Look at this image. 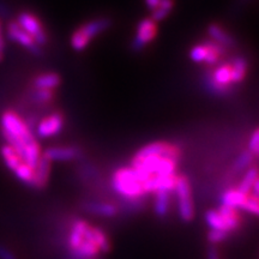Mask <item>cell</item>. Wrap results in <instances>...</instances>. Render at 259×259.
Listing matches in <instances>:
<instances>
[{"label":"cell","instance_id":"20","mask_svg":"<svg viewBox=\"0 0 259 259\" xmlns=\"http://www.w3.org/2000/svg\"><path fill=\"white\" fill-rule=\"evenodd\" d=\"M42 157L40 145H38L37 142H34L28 147H25V153L23 156V162L25 164H28L29 167H31L32 169H35L37 166L38 161Z\"/></svg>","mask_w":259,"mask_h":259},{"label":"cell","instance_id":"23","mask_svg":"<svg viewBox=\"0 0 259 259\" xmlns=\"http://www.w3.org/2000/svg\"><path fill=\"white\" fill-rule=\"evenodd\" d=\"M174 9V0H161L160 4L157 5V8L151 11V19L154 22H160L163 21L164 18L168 17L170 15V12Z\"/></svg>","mask_w":259,"mask_h":259},{"label":"cell","instance_id":"35","mask_svg":"<svg viewBox=\"0 0 259 259\" xmlns=\"http://www.w3.org/2000/svg\"><path fill=\"white\" fill-rule=\"evenodd\" d=\"M0 259H17L11 251L8 250L5 246L0 245Z\"/></svg>","mask_w":259,"mask_h":259},{"label":"cell","instance_id":"17","mask_svg":"<svg viewBox=\"0 0 259 259\" xmlns=\"http://www.w3.org/2000/svg\"><path fill=\"white\" fill-rule=\"evenodd\" d=\"M232 84L241 83L247 73V60L244 57H238L231 64Z\"/></svg>","mask_w":259,"mask_h":259},{"label":"cell","instance_id":"24","mask_svg":"<svg viewBox=\"0 0 259 259\" xmlns=\"http://www.w3.org/2000/svg\"><path fill=\"white\" fill-rule=\"evenodd\" d=\"M54 94L51 90H45V89H35L32 88L29 92V97H30L31 102H34L35 105L38 106H45L47 103H50L53 99Z\"/></svg>","mask_w":259,"mask_h":259},{"label":"cell","instance_id":"12","mask_svg":"<svg viewBox=\"0 0 259 259\" xmlns=\"http://www.w3.org/2000/svg\"><path fill=\"white\" fill-rule=\"evenodd\" d=\"M208 34L211 37L212 41H215L216 44L221 45L225 48H234L236 47V40L229 34L228 31H226L221 25L212 23L208 27Z\"/></svg>","mask_w":259,"mask_h":259},{"label":"cell","instance_id":"18","mask_svg":"<svg viewBox=\"0 0 259 259\" xmlns=\"http://www.w3.org/2000/svg\"><path fill=\"white\" fill-rule=\"evenodd\" d=\"M170 206V192L168 191H157L155 192V212L160 218L166 216Z\"/></svg>","mask_w":259,"mask_h":259},{"label":"cell","instance_id":"1","mask_svg":"<svg viewBox=\"0 0 259 259\" xmlns=\"http://www.w3.org/2000/svg\"><path fill=\"white\" fill-rule=\"evenodd\" d=\"M0 124H2L3 137L5 138L6 143L14 149L23 161L25 147L36 142L34 132H31L27 127L24 120L17 113L12 111L3 113L2 118H0Z\"/></svg>","mask_w":259,"mask_h":259},{"label":"cell","instance_id":"32","mask_svg":"<svg viewBox=\"0 0 259 259\" xmlns=\"http://www.w3.org/2000/svg\"><path fill=\"white\" fill-rule=\"evenodd\" d=\"M242 210L252 213V215H258L259 206H258L257 197H253V196H251V194H248L247 199H246L244 206H242Z\"/></svg>","mask_w":259,"mask_h":259},{"label":"cell","instance_id":"39","mask_svg":"<svg viewBox=\"0 0 259 259\" xmlns=\"http://www.w3.org/2000/svg\"><path fill=\"white\" fill-rule=\"evenodd\" d=\"M209 259H219V254L215 248H211L209 252Z\"/></svg>","mask_w":259,"mask_h":259},{"label":"cell","instance_id":"36","mask_svg":"<svg viewBox=\"0 0 259 259\" xmlns=\"http://www.w3.org/2000/svg\"><path fill=\"white\" fill-rule=\"evenodd\" d=\"M10 17V10L6 4L0 0V18H9Z\"/></svg>","mask_w":259,"mask_h":259},{"label":"cell","instance_id":"11","mask_svg":"<svg viewBox=\"0 0 259 259\" xmlns=\"http://www.w3.org/2000/svg\"><path fill=\"white\" fill-rule=\"evenodd\" d=\"M80 155V150L76 147H51L46 149L42 156L48 161H71Z\"/></svg>","mask_w":259,"mask_h":259},{"label":"cell","instance_id":"25","mask_svg":"<svg viewBox=\"0 0 259 259\" xmlns=\"http://www.w3.org/2000/svg\"><path fill=\"white\" fill-rule=\"evenodd\" d=\"M257 180H258V169H257V167H251L250 169L247 170V173L245 174L244 179L241 180L240 185H239V187L236 190H239V191H240V192L245 193V194H250L252 186H253V184Z\"/></svg>","mask_w":259,"mask_h":259},{"label":"cell","instance_id":"37","mask_svg":"<svg viewBox=\"0 0 259 259\" xmlns=\"http://www.w3.org/2000/svg\"><path fill=\"white\" fill-rule=\"evenodd\" d=\"M160 2L161 0H145V5H147V8L149 10L154 11V10L157 8V5L160 4Z\"/></svg>","mask_w":259,"mask_h":259},{"label":"cell","instance_id":"22","mask_svg":"<svg viewBox=\"0 0 259 259\" xmlns=\"http://www.w3.org/2000/svg\"><path fill=\"white\" fill-rule=\"evenodd\" d=\"M87 210L102 218H112L116 213V208L111 203H92L87 205Z\"/></svg>","mask_w":259,"mask_h":259},{"label":"cell","instance_id":"31","mask_svg":"<svg viewBox=\"0 0 259 259\" xmlns=\"http://www.w3.org/2000/svg\"><path fill=\"white\" fill-rule=\"evenodd\" d=\"M95 241L97 247L101 252H108L111 250V244H109L108 238L100 228H95Z\"/></svg>","mask_w":259,"mask_h":259},{"label":"cell","instance_id":"15","mask_svg":"<svg viewBox=\"0 0 259 259\" xmlns=\"http://www.w3.org/2000/svg\"><path fill=\"white\" fill-rule=\"evenodd\" d=\"M210 78L213 83L218 84L219 87L222 88L232 89V72H231V65L222 64L216 67L211 72H208Z\"/></svg>","mask_w":259,"mask_h":259},{"label":"cell","instance_id":"5","mask_svg":"<svg viewBox=\"0 0 259 259\" xmlns=\"http://www.w3.org/2000/svg\"><path fill=\"white\" fill-rule=\"evenodd\" d=\"M174 192L178 197V208H179L180 218L189 222L193 219V202L191 197L190 183L185 177H177Z\"/></svg>","mask_w":259,"mask_h":259},{"label":"cell","instance_id":"14","mask_svg":"<svg viewBox=\"0 0 259 259\" xmlns=\"http://www.w3.org/2000/svg\"><path fill=\"white\" fill-rule=\"evenodd\" d=\"M61 83V78L58 73L54 72H46L38 74L32 80V88L35 89H45L53 92L54 89L58 88Z\"/></svg>","mask_w":259,"mask_h":259},{"label":"cell","instance_id":"9","mask_svg":"<svg viewBox=\"0 0 259 259\" xmlns=\"http://www.w3.org/2000/svg\"><path fill=\"white\" fill-rule=\"evenodd\" d=\"M64 122V115L61 113H52L51 115L38 121L35 132H36L37 137L40 138L53 137L63 130Z\"/></svg>","mask_w":259,"mask_h":259},{"label":"cell","instance_id":"33","mask_svg":"<svg viewBox=\"0 0 259 259\" xmlns=\"http://www.w3.org/2000/svg\"><path fill=\"white\" fill-rule=\"evenodd\" d=\"M248 151L253 155L254 157L258 156L259 154V131L254 130V132L252 134L250 142H248Z\"/></svg>","mask_w":259,"mask_h":259},{"label":"cell","instance_id":"27","mask_svg":"<svg viewBox=\"0 0 259 259\" xmlns=\"http://www.w3.org/2000/svg\"><path fill=\"white\" fill-rule=\"evenodd\" d=\"M14 171L16 177H17L19 180L32 186V181H34V169H32L31 167H29L28 164L24 163V162H22Z\"/></svg>","mask_w":259,"mask_h":259},{"label":"cell","instance_id":"29","mask_svg":"<svg viewBox=\"0 0 259 259\" xmlns=\"http://www.w3.org/2000/svg\"><path fill=\"white\" fill-rule=\"evenodd\" d=\"M209 48L206 46L205 42L203 44L196 45V46L192 47V50L190 52V58L191 60L194 61V63H204L206 59V56H208Z\"/></svg>","mask_w":259,"mask_h":259},{"label":"cell","instance_id":"13","mask_svg":"<svg viewBox=\"0 0 259 259\" xmlns=\"http://www.w3.org/2000/svg\"><path fill=\"white\" fill-rule=\"evenodd\" d=\"M51 161H48L46 157L42 156L38 161L36 168L34 169V181H32V186L36 189H42L47 185L48 178L51 173Z\"/></svg>","mask_w":259,"mask_h":259},{"label":"cell","instance_id":"2","mask_svg":"<svg viewBox=\"0 0 259 259\" xmlns=\"http://www.w3.org/2000/svg\"><path fill=\"white\" fill-rule=\"evenodd\" d=\"M69 247L74 259H94L99 254L95 228L84 221H76L69 235Z\"/></svg>","mask_w":259,"mask_h":259},{"label":"cell","instance_id":"3","mask_svg":"<svg viewBox=\"0 0 259 259\" xmlns=\"http://www.w3.org/2000/svg\"><path fill=\"white\" fill-rule=\"evenodd\" d=\"M150 176L137 168H121L113 177V187L125 198H137L145 193L143 184Z\"/></svg>","mask_w":259,"mask_h":259},{"label":"cell","instance_id":"4","mask_svg":"<svg viewBox=\"0 0 259 259\" xmlns=\"http://www.w3.org/2000/svg\"><path fill=\"white\" fill-rule=\"evenodd\" d=\"M177 163V161L162 156L134 157L131 167L143 170L150 177H168L176 176Z\"/></svg>","mask_w":259,"mask_h":259},{"label":"cell","instance_id":"16","mask_svg":"<svg viewBox=\"0 0 259 259\" xmlns=\"http://www.w3.org/2000/svg\"><path fill=\"white\" fill-rule=\"evenodd\" d=\"M247 197L248 194L242 193L239 190H229L222 194L221 202L223 206H228V208L238 210L242 209Z\"/></svg>","mask_w":259,"mask_h":259},{"label":"cell","instance_id":"8","mask_svg":"<svg viewBox=\"0 0 259 259\" xmlns=\"http://www.w3.org/2000/svg\"><path fill=\"white\" fill-rule=\"evenodd\" d=\"M8 36L11 41L16 42V44L21 45L22 47L27 48L30 51L34 56L42 57L44 56V51H42L41 46H38L36 42L34 41L30 35L27 34L23 29H22L17 24V22H10L8 25Z\"/></svg>","mask_w":259,"mask_h":259},{"label":"cell","instance_id":"10","mask_svg":"<svg viewBox=\"0 0 259 259\" xmlns=\"http://www.w3.org/2000/svg\"><path fill=\"white\" fill-rule=\"evenodd\" d=\"M112 27V19L108 17H99L95 19H92V21L87 22L83 25H80L78 30L82 32V34L88 38L89 41H92L94 37L97 36V35L102 34L103 31H106L107 29Z\"/></svg>","mask_w":259,"mask_h":259},{"label":"cell","instance_id":"7","mask_svg":"<svg viewBox=\"0 0 259 259\" xmlns=\"http://www.w3.org/2000/svg\"><path fill=\"white\" fill-rule=\"evenodd\" d=\"M157 34V24L151 18H144L137 24L136 35L132 41L131 48L135 52H141L143 48L154 40Z\"/></svg>","mask_w":259,"mask_h":259},{"label":"cell","instance_id":"34","mask_svg":"<svg viewBox=\"0 0 259 259\" xmlns=\"http://www.w3.org/2000/svg\"><path fill=\"white\" fill-rule=\"evenodd\" d=\"M209 240L213 242V244H218V242H221L227 238V232L223 231H216V229H211L208 235Z\"/></svg>","mask_w":259,"mask_h":259},{"label":"cell","instance_id":"28","mask_svg":"<svg viewBox=\"0 0 259 259\" xmlns=\"http://www.w3.org/2000/svg\"><path fill=\"white\" fill-rule=\"evenodd\" d=\"M70 44H71V47H72L74 51L82 52L89 46L90 41L85 36H84L82 32L78 30V29H77V30H74L73 34L71 35Z\"/></svg>","mask_w":259,"mask_h":259},{"label":"cell","instance_id":"26","mask_svg":"<svg viewBox=\"0 0 259 259\" xmlns=\"http://www.w3.org/2000/svg\"><path fill=\"white\" fill-rule=\"evenodd\" d=\"M205 221L211 229L227 232L225 222H223L221 215H220V212L218 211V210H209L205 215Z\"/></svg>","mask_w":259,"mask_h":259},{"label":"cell","instance_id":"19","mask_svg":"<svg viewBox=\"0 0 259 259\" xmlns=\"http://www.w3.org/2000/svg\"><path fill=\"white\" fill-rule=\"evenodd\" d=\"M218 211L220 212V215H221L223 222H225L227 232L234 231V229L238 228L239 215H238V211H236L235 209L221 205V208H220Z\"/></svg>","mask_w":259,"mask_h":259},{"label":"cell","instance_id":"30","mask_svg":"<svg viewBox=\"0 0 259 259\" xmlns=\"http://www.w3.org/2000/svg\"><path fill=\"white\" fill-rule=\"evenodd\" d=\"M254 156L252 155L250 151L246 150L242 153L240 156L236 158V161L234 162V169L235 170H244L246 168H248L253 163L254 161Z\"/></svg>","mask_w":259,"mask_h":259},{"label":"cell","instance_id":"6","mask_svg":"<svg viewBox=\"0 0 259 259\" xmlns=\"http://www.w3.org/2000/svg\"><path fill=\"white\" fill-rule=\"evenodd\" d=\"M17 24L21 27L27 34L34 38L38 46H45L47 44L48 37L46 31H45L44 25L41 24L40 19L36 16L29 14V12H21L17 17Z\"/></svg>","mask_w":259,"mask_h":259},{"label":"cell","instance_id":"38","mask_svg":"<svg viewBox=\"0 0 259 259\" xmlns=\"http://www.w3.org/2000/svg\"><path fill=\"white\" fill-rule=\"evenodd\" d=\"M5 48V42H4V38L2 36V23H0V52L3 53V51H4Z\"/></svg>","mask_w":259,"mask_h":259},{"label":"cell","instance_id":"40","mask_svg":"<svg viewBox=\"0 0 259 259\" xmlns=\"http://www.w3.org/2000/svg\"><path fill=\"white\" fill-rule=\"evenodd\" d=\"M2 60H3V53L0 52V61H2Z\"/></svg>","mask_w":259,"mask_h":259},{"label":"cell","instance_id":"21","mask_svg":"<svg viewBox=\"0 0 259 259\" xmlns=\"http://www.w3.org/2000/svg\"><path fill=\"white\" fill-rule=\"evenodd\" d=\"M0 154H2L3 160H4L5 164L10 168L11 170H15L19 164L22 163V158L18 156V154L12 149L10 145H3L2 149H0Z\"/></svg>","mask_w":259,"mask_h":259}]
</instances>
